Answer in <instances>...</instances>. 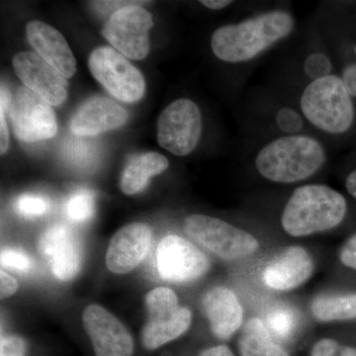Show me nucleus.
<instances>
[{
  "label": "nucleus",
  "instance_id": "f257e3e1",
  "mask_svg": "<svg viewBox=\"0 0 356 356\" xmlns=\"http://www.w3.org/2000/svg\"><path fill=\"white\" fill-rule=\"evenodd\" d=\"M294 27V17L288 11H267L218 28L211 37V49L222 62L243 64L286 38Z\"/></svg>",
  "mask_w": 356,
  "mask_h": 356
},
{
  "label": "nucleus",
  "instance_id": "f03ea898",
  "mask_svg": "<svg viewBox=\"0 0 356 356\" xmlns=\"http://www.w3.org/2000/svg\"><path fill=\"white\" fill-rule=\"evenodd\" d=\"M325 147L311 136L285 135L267 143L255 156L254 165L264 179L292 184L316 175L325 165Z\"/></svg>",
  "mask_w": 356,
  "mask_h": 356
},
{
  "label": "nucleus",
  "instance_id": "7ed1b4c3",
  "mask_svg": "<svg viewBox=\"0 0 356 356\" xmlns=\"http://www.w3.org/2000/svg\"><path fill=\"white\" fill-rule=\"evenodd\" d=\"M348 202L341 192L325 184L295 189L281 214V226L293 238H304L337 228L346 219Z\"/></svg>",
  "mask_w": 356,
  "mask_h": 356
},
{
  "label": "nucleus",
  "instance_id": "20e7f679",
  "mask_svg": "<svg viewBox=\"0 0 356 356\" xmlns=\"http://www.w3.org/2000/svg\"><path fill=\"white\" fill-rule=\"evenodd\" d=\"M300 108L314 127L332 135L348 132L355 121L353 96L334 74L312 81L302 93Z\"/></svg>",
  "mask_w": 356,
  "mask_h": 356
},
{
  "label": "nucleus",
  "instance_id": "39448f33",
  "mask_svg": "<svg viewBox=\"0 0 356 356\" xmlns=\"http://www.w3.org/2000/svg\"><path fill=\"white\" fill-rule=\"evenodd\" d=\"M184 231L201 247L224 261L245 259L259 248L254 236L219 218L191 215L185 219Z\"/></svg>",
  "mask_w": 356,
  "mask_h": 356
},
{
  "label": "nucleus",
  "instance_id": "423d86ee",
  "mask_svg": "<svg viewBox=\"0 0 356 356\" xmlns=\"http://www.w3.org/2000/svg\"><path fill=\"white\" fill-rule=\"evenodd\" d=\"M147 320L142 341L147 350H156L184 334L191 327L189 309L178 306L177 294L170 288L158 287L146 296Z\"/></svg>",
  "mask_w": 356,
  "mask_h": 356
},
{
  "label": "nucleus",
  "instance_id": "0eeeda50",
  "mask_svg": "<svg viewBox=\"0 0 356 356\" xmlns=\"http://www.w3.org/2000/svg\"><path fill=\"white\" fill-rule=\"evenodd\" d=\"M88 65L96 81L117 99L132 103L144 96L146 83L140 70L114 49H95L90 54Z\"/></svg>",
  "mask_w": 356,
  "mask_h": 356
},
{
  "label": "nucleus",
  "instance_id": "6e6552de",
  "mask_svg": "<svg viewBox=\"0 0 356 356\" xmlns=\"http://www.w3.org/2000/svg\"><path fill=\"white\" fill-rule=\"evenodd\" d=\"M202 133V115L195 102L180 98L170 103L158 120V142L175 156L191 154Z\"/></svg>",
  "mask_w": 356,
  "mask_h": 356
},
{
  "label": "nucleus",
  "instance_id": "1a4fd4ad",
  "mask_svg": "<svg viewBox=\"0 0 356 356\" xmlns=\"http://www.w3.org/2000/svg\"><path fill=\"white\" fill-rule=\"evenodd\" d=\"M153 25L151 14L138 3L133 4L111 14L102 34L126 58L144 60L149 54V32Z\"/></svg>",
  "mask_w": 356,
  "mask_h": 356
},
{
  "label": "nucleus",
  "instance_id": "9d476101",
  "mask_svg": "<svg viewBox=\"0 0 356 356\" xmlns=\"http://www.w3.org/2000/svg\"><path fill=\"white\" fill-rule=\"evenodd\" d=\"M8 111L13 132L23 142L51 139L58 132L51 105L26 86H20L14 93Z\"/></svg>",
  "mask_w": 356,
  "mask_h": 356
},
{
  "label": "nucleus",
  "instance_id": "9b49d317",
  "mask_svg": "<svg viewBox=\"0 0 356 356\" xmlns=\"http://www.w3.org/2000/svg\"><path fill=\"white\" fill-rule=\"evenodd\" d=\"M156 267L161 277L175 284H187L203 277L210 269L204 252L179 236H166L156 248Z\"/></svg>",
  "mask_w": 356,
  "mask_h": 356
},
{
  "label": "nucleus",
  "instance_id": "f8f14e48",
  "mask_svg": "<svg viewBox=\"0 0 356 356\" xmlns=\"http://www.w3.org/2000/svg\"><path fill=\"white\" fill-rule=\"evenodd\" d=\"M39 252L58 280H72L83 266V247L74 229L56 224L44 229L40 238Z\"/></svg>",
  "mask_w": 356,
  "mask_h": 356
},
{
  "label": "nucleus",
  "instance_id": "ddd939ff",
  "mask_svg": "<svg viewBox=\"0 0 356 356\" xmlns=\"http://www.w3.org/2000/svg\"><path fill=\"white\" fill-rule=\"evenodd\" d=\"M83 321L96 356H132V337L110 312L93 304L84 310Z\"/></svg>",
  "mask_w": 356,
  "mask_h": 356
},
{
  "label": "nucleus",
  "instance_id": "4468645a",
  "mask_svg": "<svg viewBox=\"0 0 356 356\" xmlns=\"http://www.w3.org/2000/svg\"><path fill=\"white\" fill-rule=\"evenodd\" d=\"M13 69L26 88L49 104L57 106L67 99V79L39 55L31 51L18 53L13 58Z\"/></svg>",
  "mask_w": 356,
  "mask_h": 356
},
{
  "label": "nucleus",
  "instance_id": "2eb2a0df",
  "mask_svg": "<svg viewBox=\"0 0 356 356\" xmlns=\"http://www.w3.org/2000/svg\"><path fill=\"white\" fill-rule=\"evenodd\" d=\"M315 262L308 250L291 245L269 262L262 273V282L274 291H292L310 280Z\"/></svg>",
  "mask_w": 356,
  "mask_h": 356
},
{
  "label": "nucleus",
  "instance_id": "dca6fc26",
  "mask_svg": "<svg viewBox=\"0 0 356 356\" xmlns=\"http://www.w3.org/2000/svg\"><path fill=\"white\" fill-rule=\"evenodd\" d=\"M152 231L143 222H133L117 232L110 241L106 266L111 273H130L144 261L151 245Z\"/></svg>",
  "mask_w": 356,
  "mask_h": 356
},
{
  "label": "nucleus",
  "instance_id": "f3484780",
  "mask_svg": "<svg viewBox=\"0 0 356 356\" xmlns=\"http://www.w3.org/2000/svg\"><path fill=\"white\" fill-rule=\"evenodd\" d=\"M128 118L127 110L118 103L95 96L77 109L70 121V130L79 137H89L120 127Z\"/></svg>",
  "mask_w": 356,
  "mask_h": 356
},
{
  "label": "nucleus",
  "instance_id": "a211bd4d",
  "mask_svg": "<svg viewBox=\"0 0 356 356\" xmlns=\"http://www.w3.org/2000/svg\"><path fill=\"white\" fill-rule=\"evenodd\" d=\"M202 308L214 336L222 341L231 339L242 327L243 307L235 292L217 286L205 293Z\"/></svg>",
  "mask_w": 356,
  "mask_h": 356
},
{
  "label": "nucleus",
  "instance_id": "6ab92c4d",
  "mask_svg": "<svg viewBox=\"0 0 356 356\" xmlns=\"http://www.w3.org/2000/svg\"><path fill=\"white\" fill-rule=\"evenodd\" d=\"M26 34L40 57L63 76L69 79L76 74V58L69 44L58 30L41 21L33 20L28 23Z\"/></svg>",
  "mask_w": 356,
  "mask_h": 356
},
{
  "label": "nucleus",
  "instance_id": "aec40b11",
  "mask_svg": "<svg viewBox=\"0 0 356 356\" xmlns=\"http://www.w3.org/2000/svg\"><path fill=\"white\" fill-rule=\"evenodd\" d=\"M170 166L168 159L159 153H146L134 156L121 177V189L134 195L146 188L151 177L161 175Z\"/></svg>",
  "mask_w": 356,
  "mask_h": 356
},
{
  "label": "nucleus",
  "instance_id": "412c9836",
  "mask_svg": "<svg viewBox=\"0 0 356 356\" xmlns=\"http://www.w3.org/2000/svg\"><path fill=\"white\" fill-rule=\"evenodd\" d=\"M241 356H290L288 351L274 341L264 321L252 318L245 323L238 339Z\"/></svg>",
  "mask_w": 356,
  "mask_h": 356
},
{
  "label": "nucleus",
  "instance_id": "4be33fe9",
  "mask_svg": "<svg viewBox=\"0 0 356 356\" xmlns=\"http://www.w3.org/2000/svg\"><path fill=\"white\" fill-rule=\"evenodd\" d=\"M311 314L320 323L356 320V292L321 294L311 302Z\"/></svg>",
  "mask_w": 356,
  "mask_h": 356
},
{
  "label": "nucleus",
  "instance_id": "5701e85b",
  "mask_svg": "<svg viewBox=\"0 0 356 356\" xmlns=\"http://www.w3.org/2000/svg\"><path fill=\"white\" fill-rule=\"evenodd\" d=\"M266 321L264 324L271 336L280 339H290L298 325L297 314L288 306H278L273 309L266 316Z\"/></svg>",
  "mask_w": 356,
  "mask_h": 356
},
{
  "label": "nucleus",
  "instance_id": "b1692460",
  "mask_svg": "<svg viewBox=\"0 0 356 356\" xmlns=\"http://www.w3.org/2000/svg\"><path fill=\"white\" fill-rule=\"evenodd\" d=\"M65 215L70 221L84 222L90 220L95 212V196L88 189H79L67 199Z\"/></svg>",
  "mask_w": 356,
  "mask_h": 356
},
{
  "label": "nucleus",
  "instance_id": "393cba45",
  "mask_svg": "<svg viewBox=\"0 0 356 356\" xmlns=\"http://www.w3.org/2000/svg\"><path fill=\"white\" fill-rule=\"evenodd\" d=\"M50 209V201L38 194H22L15 202L16 212L25 218L43 216Z\"/></svg>",
  "mask_w": 356,
  "mask_h": 356
},
{
  "label": "nucleus",
  "instance_id": "a878e982",
  "mask_svg": "<svg viewBox=\"0 0 356 356\" xmlns=\"http://www.w3.org/2000/svg\"><path fill=\"white\" fill-rule=\"evenodd\" d=\"M65 153L70 161L81 168L90 165L96 156L95 147L83 138H74L67 142Z\"/></svg>",
  "mask_w": 356,
  "mask_h": 356
},
{
  "label": "nucleus",
  "instance_id": "bb28decb",
  "mask_svg": "<svg viewBox=\"0 0 356 356\" xmlns=\"http://www.w3.org/2000/svg\"><path fill=\"white\" fill-rule=\"evenodd\" d=\"M1 266L21 273H29L34 268V261L23 250L17 248H3L0 255Z\"/></svg>",
  "mask_w": 356,
  "mask_h": 356
},
{
  "label": "nucleus",
  "instance_id": "cd10ccee",
  "mask_svg": "<svg viewBox=\"0 0 356 356\" xmlns=\"http://www.w3.org/2000/svg\"><path fill=\"white\" fill-rule=\"evenodd\" d=\"M332 69L331 60L321 51L310 54L304 60V72L312 81L330 76Z\"/></svg>",
  "mask_w": 356,
  "mask_h": 356
},
{
  "label": "nucleus",
  "instance_id": "c85d7f7f",
  "mask_svg": "<svg viewBox=\"0 0 356 356\" xmlns=\"http://www.w3.org/2000/svg\"><path fill=\"white\" fill-rule=\"evenodd\" d=\"M276 125L286 135H298L304 128L301 115L290 107H283L276 114Z\"/></svg>",
  "mask_w": 356,
  "mask_h": 356
},
{
  "label": "nucleus",
  "instance_id": "c756f323",
  "mask_svg": "<svg viewBox=\"0 0 356 356\" xmlns=\"http://www.w3.org/2000/svg\"><path fill=\"white\" fill-rule=\"evenodd\" d=\"M311 356H356V348L339 343L334 339H322L314 344Z\"/></svg>",
  "mask_w": 356,
  "mask_h": 356
},
{
  "label": "nucleus",
  "instance_id": "7c9ffc66",
  "mask_svg": "<svg viewBox=\"0 0 356 356\" xmlns=\"http://www.w3.org/2000/svg\"><path fill=\"white\" fill-rule=\"evenodd\" d=\"M13 95L9 93L8 89L1 86L0 91V151L6 154L9 147V130L7 126L6 113L10 106Z\"/></svg>",
  "mask_w": 356,
  "mask_h": 356
},
{
  "label": "nucleus",
  "instance_id": "2f4dec72",
  "mask_svg": "<svg viewBox=\"0 0 356 356\" xmlns=\"http://www.w3.org/2000/svg\"><path fill=\"white\" fill-rule=\"evenodd\" d=\"M339 257L344 266L356 271V233L353 234L341 245Z\"/></svg>",
  "mask_w": 356,
  "mask_h": 356
},
{
  "label": "nucleus",
  "instance_id": "473e14b6",
  "mask_svg": "<svg viewBox=\"0 0 356 356\" xmlns=\"http://www.w3.org/2000/svg\"><path fill=\"white\" fill-rule=\"evenodd\" d=\"M27 346L24 339L15 336H3L1 337V353H9L15 356H24Z\"/></svg>",
  "mask_w": 356,
  "mask_h": 356
},
{
  "label": "nucleus",
  "instance_id": "72a5a7b5",
  "mask_svg": "<svg viewBox=\"0 0 356 356\" xmlns=\"http://www.w3.org/2000/svg\"><path fill=\"white\" fill-rule=\"evenodd\" d=\"M0 278H1V298L6 299L13 296L18 289L17 281L4 271L0 273Z\"/></svg>",
  "mask_w": 356,
  "mask_h": 356
},
{
  "label": "nucleus",
  "instance_id": "f704fd0d",
  "mask_svg": "<svg viewBox=\"0 0 356 356\" xmlns=\"http://www.w3.org/2000/svg\"><path fill=\"white\" fill-rule=\"evenodd\" d=\"M341 79H343V83L346 84L348 90L350 91L351 96L356 97V63L348 65L343 70Z\"/></svg>",
  "mask_w": 356,
  "mask_h": 356
},
{
  "label": "nucleus",
  "instance_id": "c9c22d12",
  "mask_svg": "<svg viewBox=\"0 0 356 356\" xmlns=\"http://www.w3.org/2000/svg\"><path fill=\"white\" fill-rule=\"evenodd\" d=\"M199 356H235L227 346H217L203 350Z\"/></svg>",
  "mask_w": 356,
  "mask_h": 356
},
{
  "label": "nucleus",
  "instance_id": "e433bc0d",
  "mask_svg": "<svg viewBox=\"0 0 356 356\" xmlns=\"http://www.w3.org/2000/svg\"><path fill=\"white\" fill-rule=\"evenodd\" d=\"M200 3L203 6L207 7V8L212 9V10H221V9L226 8V7L233 4V1H228V0H202Z\"/></svg>",
  "mask_w": 356,
  "mask_h": 356
},
{
  "label": "nucleus",
  "instance_id": "4c0bfd02",
  "mask_svg": "<svg viewBox=\"0 0 356 356\" xmlns=\"http://www.w3.org/2000/svg\"><path fill=\"white\" fill-rule=\"evenodd\" d=\"M346 187L348 193L356 200V168L346 177Z\"/></svg>",
  "mask_w": 356,
  "mask_h": 356
},
{
  "label": "nucleus",
  "instance_id": "58836bf2",
  "mask_svg": "<svg viewBox=\"0 0 356 356\" xmlns=\"http://www.w3.org/2000/svg\"><path fill=\"white\" fill-rule=\"evenodd\" d=\"M0 356H15V355H9V353H1V355H0Z\"/></svg>",
  "mask_w": 356,
  "mask_h": 356
}]
</instances>
